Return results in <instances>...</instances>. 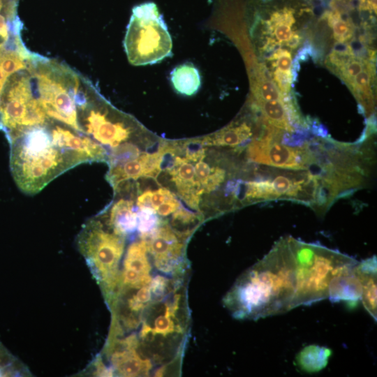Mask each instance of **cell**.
I'll return each instance as SVG.
<instances>
[{"instance_id": "6da1fadb", "label": "cell", "mask_w": 377, "mask_h": 377, "mask_svg": "<svg viewBox=\"0 0 377 377\" xmlns=\"http://www.w3.org/2000/svg\"><path fill=\"white\" fill-rule=\"evenodd\" d=\"M297 241L281 239L237 281L225 300L235 317L263 318L306 306V279Z\"/></svg>"}, {"instance_id": "7a4b0ae2", "label": "cell", "mask_w": 377, "mask_h": 377, "mask_svg": "<svg viewBox=\"0 0 377 377\" xmlns=\"http://www.w3.org/2000/svg\"><path fill=\"white\" fill-rule=\"evenodd\" d=\"M10 168L20 190L27 195L40 192L54 179L87 159L59 147L51 136L48 121L10 136Z\"/></svg>"}, {"instance_id": "3957f363", "label": "cell", "mask_w": 377, "mask_h": 377, "mask_svg": "<svg viewBox=\"0 0 377 377\" xmlns=\"http://www.w3.org/2000/svg\"><path fill=\"white\" fill-rule=\"evenodd\" d=\"M27 68L36 96L47 117L80 131L75 98L82 75L66 64L37 53Z\"/></svg>"}, {"instance_id": "277c9868", "label": "cell", "mask_w": 377, "mask_h": 377, "mask_svg": "<svg viewBox=\"0 0 377 377\" xmlns=\"http://www.w3.org/2000/svg\"><path fill=\"white\" fill-rule=\"evenodd\" d=\"M75 101L80 132L111 150L131 143L133 119L115 109L83 75Z\"/></svg>"}, {"instance_id": "5b68a950", "label": "cell", "mask_w": 377, "mask_h": 377, "mask_svg": "<svg viewBox=\"0 0 377 377\" xmlns=\"http://www.w3.org/2000/svg\"><path fill=\"white\" fill-rule=\"evenodd\" d=\"M124 47L128 61L134 66L154 64L172 56L171 36L154 3L133 7Z\"/></svg>"}, {"instance_id": "8992f818", "label": "cell", "mask_w": 377, "mask_h": 377, "mask_svg": "<svg viewBox=\"0 0 377 377\" xmlns=\"http://www.w3.org/2000/svg\"><path fill=\"white\" fill-rule=\"evenodd\" d=\"M49 120L36 96L28 68L11 74L0 96V130L6 138L24 128L45 124Z\"/></svg>"}, {"instance_id": "52a82bcc", "label": "cell", "mask_w": 377, "mask_h": 377, "mask_svg": "<svg viewBox=\"0 0 377 377\" xmlns=\"http://www.w3.org/2000/svg\"><path fill=\"white\" fill-rule=\"evenodd\" d=\"M124 240V235L116 233L110 226L105 229L96 218L87 221L77 237L79 249L87 262L98 278L110 286H115Z\"/></svg>"}, {"instance_id": "ba28073f", "label": "cell", "mask_w": 377, "mask_h": 377, "mask_svg": "<svg viewBox=\"0 0 377 377\" xmlns=\"http://www.w3.org/2000/svg\"><path fill=\"white\" fill-rule=\"evenodd\" d=\"M266 131L246 149L248 158L268 166L293 170H307L315 161L310 143L291 147L280 143L281 129L265 125Z\"/></svg>"}, {"instance_id": "9c48e42d", "label": "cell", "mask_w": 377, "mask_h": 377, "mask_svg": "<svg viewBox=\"0 0 377 377\" xmlns=\"http://www.w3.org/2000/svg\"><path fill=\"white\" fill-rule=\"evenodd\" d=\"M164 154V149L154 153H142L133 159L109 166L106 179L116 191L129 180L140 177L155 178L161 170Z\"/></svg>"}, {"instance_id": "30bf717a", "label": "cell", "mask_w": 377, "mask_h": 377, "mask_svg": "<svg viewBox=\"0 0 377 377\" xmlns=\"http://www.w3.org/2000/svg\"><path fill=\"white\" fill-rule=\"evenodd\" d=\"M168 171L182 199L191 208L198 209L203 192L195 180L192 162L177 156Z\"/></svg>"}, {"instance_id": "8fae6325", "label": "cell", "mask_w": 377, "mask_h": 377, "mask_svg": "<svg viewBox=\"0 0 377 377\" xmlns=\"http://www.w3.org/2000/svg\"><path fill=\"white\" fill-rule=\"evenodd\" d=\"M34 54L35 52L26 47L21 35L12 37L5 43H0V96L8 77L25 68Z\"/></svg>"}, {"instance_id": "7c38bea8", "label": "cell", "mask_w": 377, "mask_h": 377, "mask_svg": "<svg viewBox=\"0 0 377 377\" xmlns=\"http://www.w3.org/2000/svg\"><path fill=\"white\" fill-rule=\"evenodd\" d=\"M148 237L149 241H146L147 249L154 256L156 263H176L181 256L183 245L168 226L158 227Z\"/></svg>"}, {"instance_id": "4fadbf2b", "label": "cell", "mask_w": 377, "mask_h": 377, "mask_svg": "<svg viewBox=\"0 0 377 377\" xmlns=\"http://www.w3.org/2000/svg\"><path fill=\"white\" fill-rule=\"evenodd\" d=\"M354 272L361 285L363 305L373 318L376 320V258L373 256L357 262Z\"/></svg>"}, {"instance_id": "5bb4252c", "label": "cell", "mask_w": 377, "mask_h": 377, "mask_svg": "<svg viewBox=\"0 0 377 377\" xmlns=\"http://www.w3.org/2000/svg\"><path fill=\"white\" fill-rule=\"evenodd\" d=\"M354 267L341 272L332 281L328 295L332 302H357L360 300L361 285L355 274Z\"/></svg>"}, {"instance_id": "9a60e30c", "label": "cell", "mask_w": 377, "mask_h": 377, "mask_svg": "<svg viewBox=\"0 0 377 377\" xmlns=\"http://www.w3.org/2000/svg\"><path fill=\"white\" fill-rule=\"evenodd\" d=\"M107 224L116 233L126 236L137 228V213L131 200L119 199L110 208Z\"/></svg>"}, {"instance_id": "2e32d148", "label": "cell", "mask_w": 377, "mask_h": 377, "mask_svg": "<svg viewBox=\"0 0 377 377\" xmlns=\"http://www.w3.org/2000/svg\"><path fill=\"white\" fill-rule=\"evenodd\" d=\"M136 204L138 208H151L162 216L175 213L181 207L176 197L164 188L144 191L138 197Z\"/></svg>"}, {"instance_id": "e0dca14e", "label": "cell", "mask_w": 377, "mask_h": 377, "mask_svg": "<svg viewBox=\"0 0 377 377\" xmlns=\"http://www.w3.org/2000/svg\"><path fill=\"white\" fill-rule=\"evenodd\" d=\"M170 75L172 86L179 94L192 96L200 89L201 84L200 73L191 63L176 66Z\"/></svg>"}, {"instance_id": "ac0fdd59", "label": "cell", "mask_w": 377, "mask_h": 377, "mask_svg": "<svg viewBox=\"0 0 377 377\" xmlns=\"http://www.w3.org/2000/svg\"><path fill=\"white\" fill-rule=\"evenodd\" d=\"M374 77V65L367 60L364 69L354 78L350 89L367 114L373 110L374 98L371 83Z\"/></svg>"}, {"instance_id": "d6986e66", "label": "cell", "mask_w": 377, "mask_h": 377, "mask_svg": "<svg viewBox=\"0 0 377 377\" xmlns=\"http://www.w3.org/2000/svg\"><path fill=\"white\" fill-rule=\"evenodd\" d=\"M146 240L132 243L127 249L124 264V270H131L139 274L145 285H147L150 281V277L148 275L150 265L148 262Z\"/></svg>"}, {"instance_id": "ffe728a7", "label": "cell", "mask_w": 377, "mask_h": 377, "mask_svg": "<svg viewBox=\"0 0 377 377\" xmlns=\"http://www.w3.org/2000/svg\"><path fill=\"white\" fill-rule=\"evenodd\" d=\"M263 115V124L293 133L295 128L291 126L283 101H258Z\"/></svg>"}, {"instance_id": "44dd1931", "label": "cell", "mask_w": 377, "mask_h": 377, "mask_svg": "<svg viewBox=\"0 0 377 377\" xmlns=\"http://www.w3.org/2000/svg\"><path fill=\"white\" fill-rule=\"evenodd\" d=\"M331 351L319 346H309L297 355V366L306 372H316L327 364Z\"/></svg>"}, {"instance_id": "7402d4cb", "label": "cell", "mask_w": 377, "mask_h": 377, "mask_svg": "<svg viewBox=\"0 0 377 377\" xmlns=\"http://www.w3.org/2000/svg\"><path fill=\"white\" fill-rule=\"evenodd\" d=\"M195 178L203 193H210L217 188L224 181L225 171L219 167H210L202 160L197 161Z\"/></svg>"}, {"instance_id": "603a6c76", "label": "cell", "mask_w": 377, "mask_h": 377, "mask_svg": "<svg viewBox=\"0 0 377 377\" xmlns=\"http://www.w3.org/2000/svg\"><path fill=\"white\" fill-rule=\"evenodd\" d=\"M251 135V128L242 124L222 131L208 140L207 143L210 145L235 147L246 141Z\"/></svg>"}, {"instance_id": "cb8c5ba5", "label": "cell", "mask_w": 377, "mask_h": 377, "mask_svg": "<svg viewBox=\"0 0 377 377\" xmlns=\"http://www.w3.org/2000/svg\"><path fill=\"white\" fill-rule=\"evenodd\" d=\"M323 17L333 29L334 38L337 43H346L352 38L353 34L352 24L348 20H343L338 10L327 11L324 13Z\"/></svg>"}, {"instance_id": "d4e9b609", "label": "cell", "mask_w": 377, "mask_h": 377, "mask_svg": "<svg viewBox=\"0 0 377 377\" xmlns=\"http://www.w3.org/2000/svg\"><path fill=\"white\" fill-rule=\"evenodd\" d=\"M26 374L24 366L0 342V376H17Z\"/></svg>"}, {"instance_id": "484cf974", "label": "cell", "mask_w": 377, "mask_h": 377, "mask_svg": "<svg viewBox=\"0 0 377 377\" xmlns=\"http://www.w3.org/2000/svg\"><path fill=\"white\" fill-rule=\"evenodd\" d=\"M260 80L257 87V98L258 101H283L284 96L279 89L275 82L271 80L270 77L265 75L266 68H262Z\"/></svg>"}, {"instance_id": "4316f807", "label": "cell", "mask_w": 377, "mask_h": 377, "mask_svg": "<svg viewBox=\"0 0 377 377\" xmlns=\"http://www.w3.org/2000/svg\"><path fill=\"white\" fill-rule=\"evenodd\" d=\"M137 213V228L143 237H147L158 227L156 212L149 207H140Z\"/></svg>"}, {"instance_id": "83f0119b", "label": "cell", "mask_w": 377, "mask_h": 377, "mask_svg": "<svg viewBox=\"0 0 377 377\" xmlns=\"http://www.w3.org/2000/svg\"><path fill=\"white\" fill-rule=\"evenodd\" d=\"M367 60L352 58L336 73L350 87L354 78L364 69Z\"/></svg>"}, {"instance_id": "f1b7e54d", "label": "cell", "mask_w": 377, "mask_h": 377, "mask_svg": "<svg viewBox=\"0 0 377 377\" xmlns=\"http://www.w3.org/2000/svg\"><path fill=\"white\" fill-rule=\"evenodd\" d=\"M273 78L280 91L284 96L290 95L293 81L292 71H282L276 68L273 72Z\"/></svg>"}, {"instance_id": "f546056e", "label": "cell", "mask_w": 377, "mask_h": 377, "mask_svg": "<svg viewBox=\"0 0 377 377\" xmlns=\"http://www.w3.org/2000/svg\"><path fill=\"white\" fill-rule=\"evenodd\" d=\"M292 64L291 53L285 49L283 53L275 61L272 62V66L282 71H290Z\"/></svg>"}, {"instance_id": "4dcf8cb0", "label": "cell", "mask_w": 377, "mask_h": 377, "mask_svg": "<svg viewBox=\"0 0 377 377\" xmlns=\"http://www.w3.org/2000/svg\"><path fill=\"white\" fill-rule=\"evenodd\" d=\"M302 36L296 31H292L291 36L286 41V46L291 49L297 48L301 43Z\"/></svg>"}, {"instance_id": "1f68e13d", "label": "cell", "mask_w": 377, "mask_h": 377, "mask_svg": "<svg viewBox=\"0 0 377 377\" xmlns=\"http://www.w3.org/2000/svg\"><path fill=\"white\" fill-rule=\"evenodd\" d=\"M370 9L376 14V0H369Z\"/></svg>"}, {"instance_id": "d6a6232c", "label": "cell", "mask_w": 377, "mask_h": 377, "mask_svg": "<svg viewBox=\"0 0 377 377\" xmlns=\"http://www.w3.org/2000/svg\"><path fill=\"white\" fill-rule=\"evenodd\" d=\"M300 245H301V247H302V249L305 255V257H306V263H307V269H308V260H307V258H306V253L302 247V243H301V241H300ZM308 277H309V273H308ZM309 291H310V286H309ZM310 297H311V293H310Z\"/></svg>"}]
</instances>
